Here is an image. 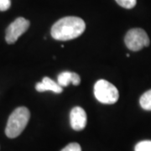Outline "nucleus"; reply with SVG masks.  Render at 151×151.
Segmentation results:
<instances>
[{
    "instance_id": "nucleus-1",
    "label": "nucleus",
    "mask_w": 151,
    "mask_h": 151,
    "mask_svg": "<svg viewBox=\"0 0 151 151\" xmlns=\"http://www.w3.org/2000/svg\"><path fill=\"white\" fill-rule=\"evenodd\" d=\"M84 20L76 16L64 17L55 22L51 27V36L56 40H70L79 37L85 31Z\"/></svg>"
},
{
    "instance_id": "nucleus-2",
    "label": "nucleus",
    "mask_w": 151,
    "mask_h": 151,
    "mask_svg": "<svg viewBox=\"0 0 151 151\" xmlns=\"http://www.w3.org/2000/svg\"><path fill=\"white\" fill-rule=\"evenodd\" d=\"M29 118L30 113L27 108L19 107L16 108L9 118L5 129L6 135L10 139L18 137L26 128Z\"/></svg>"
},
{
    "instance_id": "nucleus-3",
    "label": "nucleus",
    "mask_w": 151,
    "mask_h": 151,
    "mask_svg": "<svg viewBox=\"0 0 151 151\" xmlns=\"http://www.w3.org/2000/svg\"><path fill=\"white\" fill-rule=\"evenodd\" d=\"M94 95L97 101L103 104H113L119 97L117 87L109 81L101 79L94 85Z\"/></svg>"
},
{
    "instance_id": "nucleus-4",
    "label": "nucleus",
    "mask_w": 151,
    "mask_h": 151,
    "mask_svg": "<svg viewBox=\"0 0 151 151\" xmlns=\"http://www.w3.org/2000/svg\"><path fill=\"white\" fill-rule=\"evenodd\" d=\"M125 45L130 50L139 51L150 45V38L147 33L139 28L131 29L125 35Z\"/></svg>"
},
{
    "instance_id": "nucleus-5",
    "label": "nucleus",
    "mask_w": 151,
    "mask_h": 151,
    "mask_svg": "<svg viewBox=\"0 0 151 151\" xmlns=\"http://www.w3.org/2000/svg\"><path fill=\"white\" fill-rule=\"evenodd\" d=\"M29 21L23 18L19 17L14 22H12L6 29L5 40L8 44H14L21 36L24 33L27 31L29 27Z\"/></svg>"
},
{
    "instance_id": "nucleus-6",
    "label": "nucleus",
    "mask_w": 151,
    "mask_h": 151,
    "mask_svg": "<svg viewBox=\"0 0 151 151\" xmlns=\"http://www.w3.org/2000/svg\"><path fill=\"white\" fill-rule=\"evenodd\" d=\"M70 123L71 128L76 131L84 129L87 123L86 112L81 107H75L70 113Z\"/></svg>"
},
{
    "instance_id": "nucleus-7",
    "label": "nucleus",
    "mask_w": 151,
    "mask_h": 151,
    "mask_svg": "<svg viewBox=\"0 0 151 151\" xmlns=\"http://www.w3.org/2000/svg\"><path fill=\"white\" fill-rule=\"evenodd\" d=\"M35 89L40 92L50 91L55 93H61L63 91L62 86H60L57 82L51 80L48 76H45L41 82H38L35 85Z\"/></svg>"
},
{
    "instance_id": "nucleus-8",
    "label": "nucleus",
    "mask_w": 151,
    "mask_h": 151,
    "mask_svg": "<svg viewBox=\"0 0 151 151\" xmlns=\"http://www.w3.org/2000/svg\"><path fill=\"white\" fill-rule=\"evenodd\" d=\"M81 82V77L77 73L70 71H63L60 73L57 77V83L60 86H67L70 83H72L75 86H78Z\"/></svg>"
},
{
    "instance_id": "nucleus-9",
    "label": "nucleus",
    "mask_w": 151,
    "mask_h": 151,
    "mask_svg": "<svg viewBox=\"0 0 151 151\" xmlns=\"http://www.w3.org/2000/svg\"><path fill=\"white\" fill-rule=\"evenodd\" d=\"M141 108L147 111H151V90L145 92L139 99Z\"/></svg>"
},
{
    "instance_id": "nucleus-10",
    "label": "nucleus",
    "mask_w": 151,
    "mask_h": 151,
    "mask_svg": "<svg viewBox=\"0 0 151 151\" xmlns=\"http://www.w3.org/2000/svg\"><path fill=\"white\" fill-rule=\"evenodd\" d=\"M134 151H151V140L139 142L135 145Z\"/></svg>"
},
{
    "instance_id": "nucleus-11",
    "label": "nucleus",
    "mask_w": 151,
    "mask_h": 151,
    "mask_svg": "<svg viewBox=\"0 0 151 151\" xmlns=\"http://www.w3.org/2000/svg\"><path fill=\"white\" fill-rule=\"evenodd\" d=\"M115 1L119 5L127 9H133L134 7H135L137 3V0H115Z\"/></svg>"
},
{
    "instance_id": "nucleus-12",
    "label": "nucleus",
    "mask_w": 151,
    "mask_h": 151,
    "mask_svg": "<svg viewBox=\"0 0 151 151\" xmlns=\"http://www.w3.org/2000/svg\"><path fill=\"white\" fill-rule=\"evenodd\" d=\"M60 151H81V148L77 143H70Z\"/></svg>"
},
{
    "instance_id": "nucleus-13",
    "label": "nucleus",
    "mask_w": 151,
    "mask_h": 151,
    "mask_svg": "<svg viewBox=\"0 0 151 151\" xmlns=\"http://www.w3.org/2000/svg\"><path fill=\"white\" fill-rule=\"evenodd\" d=\"M11 6V0H0V11L8 10Z\"/></svg>"
}]
</instances>
